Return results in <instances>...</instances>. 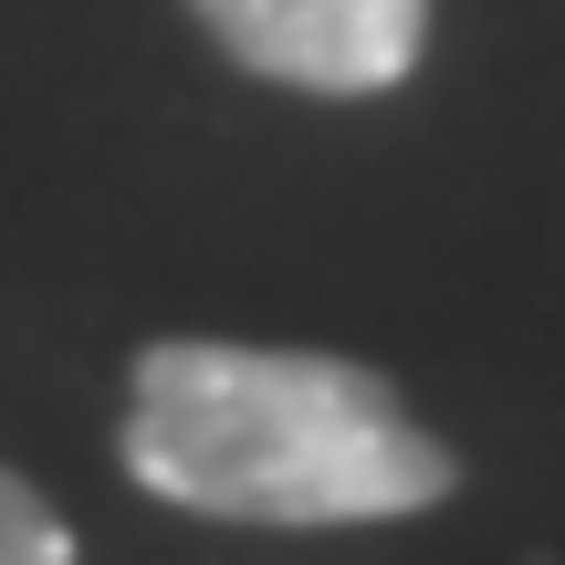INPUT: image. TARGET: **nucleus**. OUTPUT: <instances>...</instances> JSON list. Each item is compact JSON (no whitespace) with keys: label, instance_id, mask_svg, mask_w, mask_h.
I'll use <instances>...</instances> for the list:
<instances>
[{"label":"nucleus","instance_id":"2","mask_svg":"<svg viewBox=\"0 0 565 565\" xmlns=\"http://www.w3.org/2000/svg\"><path fill=\"white\" fill-rule=\"evenodd\" d=\"M200 21L273 84L315 95H377L419 63L429 0H200Z\"/></svg>","mask_w":565,"mask_h":565},{"label":"nucleus","instance_id":"3","mask_svg":"<svg viewBox=\"0 0 565 565\" xmlns=\"http://www.w3.org/2000/svg\"><path fill=\"white\" fill-rule=\"evenodd\" d=\"M0 565H74V534L21 471H0Z\"/></svg>","mask_w":565,"mask_h":565},{"label":"nucleus","instance_id":"1","mask_svg":"<svg viewBox=\"0 0 565 565\" xmlns=\"http://www.w3.org/2000/svg\"><path fill=\"white\" fill-rule=\"evenodd\" d=\"M126 471L221 524H387L450 492V450L398 408L387 377L200 335L137 356Z\"/></svg>","mask_w":565,"mask_h":565}]
</instances>
